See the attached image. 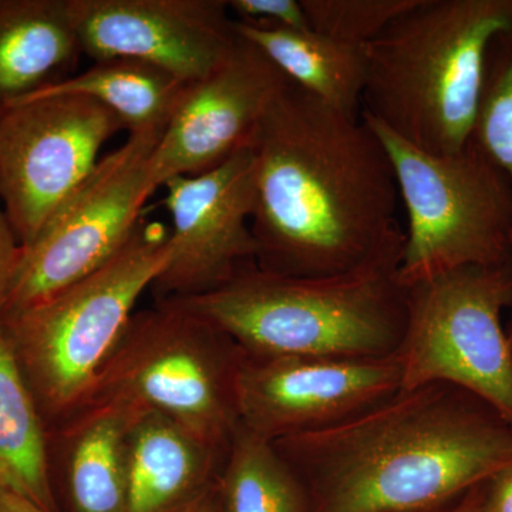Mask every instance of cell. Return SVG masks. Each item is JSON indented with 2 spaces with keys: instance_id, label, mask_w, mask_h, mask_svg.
<instances>
[{
  "instance_id": "cell-1",
  "label": "cell",
  "mask_w": 512,
  "mask_h": 512,
  "mask_svg": "<svg viewBox=\"0 0 512 512\" xmlns=\"http://www.w3.org/2000/svg\"><path fill=\"white\" fill-rule=\"evenodd\" d=\"M255 264L289 276L355 268L399 227V188L382 140L286 79L256 124Z\"/></svg>"
},
{
  "instance_id": "cell-2",
  "label": "cell",
  "mask_w": 512,
  "mask_h": 512,
  "mask_svg": "<svg viewBox=\"0 0 512 512\" xmlns=\"http://www.w3.org/2000/svg\"><path fill=\"white\" fill-rule=\"evenodd\" d=\"M274 444L311 512H446L512 463V421L461 387L429 383Z\"/></svg>"
},
{
  "instance_id": "cell-3",
  "label": "cell",
  "mask_w": 512,
  "mask_h": 512,
  "mask_svg": "<svg viewBox=\"0 0 512 512\" xmlns=\"http://www.w3.org/2000/svg\"><path fill=\"white\" fill-rule=\"evenodd\" d=\"M404 242L399 225L349 271L289 276L252 262L214 291L161 302L204 320L251 356H394L407 323Z\"/></svg>"
},
{
  "instance_id": "cell-4",
  "label": "cell",
  "mask_w": 512,
  "mask_h": 512,
  "mask_svg": "<svg viewBox=\"0 0 512 512\" xmlns=\"http://www.w3.org/2000/svg\"><path fill=\"white\" fill-rule=\"evenodd\" d=\"M508 30L512 0H416L363 47L362 113L427 153L464 150L488 47Z\"/></svg>"
},
{
  "instance_id": "cell-5",
  "label": "cell",
  "mask_w": 512,
  "mask_h": 512,
  "mask_svg": "<svg viewBox=\"0 0 512 512\" xmlns=\"http://www.w3.org/2000/svg\"><path fill=\"white\" fill-rule=\"evenodd\" d=\"M167 229L141 218L107 264L45 301L2 316L20 365L52 409L89 402L141 293L168 261Z\"/></svg>"
},
{
  "instance_id": "cell-6",
  "label": "cell",
  "mask_w": 512,
  "mask_h": 512,
  "mask_svg": "<svg viewBox=\"0 0 512 512\" xmlns=\"http://www.w3.org/2000/svg\"><path fill=\"white\" fill-rule=\"evenodd\" d=\"M382 140L407 214L399 276L419 284L463 266L512 262V185L470 141L454 154H430L360 114Z\"/></svg>"
},
{
  "instance_id": "cell-7",
  "label": "cell",
  "mask_w": 512,
  "mask_h": 512,
  "mask_svg": "<svg viewBox=\"0 0 512 512\" xmlns=\"http://www.w3.org/2000/svg\"><path fill=\"white\" fill-rule=\"evenodd\" d=\"M244 355L220 330L160 302L134 313L87 404L164 414L227 451L239 424L235 380Z\"/></svg>"
},
{
  "instance_id": "cell-8",
  "label": "cell",
  "mask_w": 512,
  "mask_h": 512,
  "mask_svg": "<svg viewBox=\"0 0 512 512\" xmlns=\"http://www.w3.org/2000/svg\"><path fill=\"white\" fill-rule=\"evenodd\" d=\"M406 289L402 389L454 384L512 421V346L501 322L512 306V262L463 266Z\"/></svg>"
},
{
  "instance_id": "cell-9",
  "label": "cell",
  "mask_w": 512,
  "mask_h": 512,
  "mask_svg": "<svg viewBox=\"0 0 512 512\" xmlns=\"http://www.w3.org/2000/svg\"><path fill=\"white\" fill-rule=\"evenodd\" d=\"M163 131L128 133L123 146L101 158L90 177L22 247L5 311H22L93 274L133 235L156 192L150 164Z\"/></svg>"
},
{
  "instance_id": "cell-10",
  "label": "cell",
  "mask_w": 512,
  "mask_h": 512,
  "mask_svg": "<svg viewBox=\"0 0 512 512\" xmlns=\"http://www.w3.org/2000/svg\"><path fill=\"white\" fill-rule=\"evenodd\" d=\"M121 130L113 111L76 94L26 97L0 110V201L22 247L79 190Z\"/></svg>"
},
{
  "instance_id": "cell-11",
  "label": "cell",
  "mask_w": 512,
  "mask_h": 512,
  "mask_svg": "<svg viewBox=\"0 0 512 512\" xmlns=\"http://www.w3.org/2000/svg\"><path fill=\"white\" fill-rule=\"evenodd\" d=\"M402 389L396 355L251 356L235 380L239 423L272 441L336 426Z\"/></svg>"
},
{
  "instance_id": "cell-12",
  "label": "cell",
  "mask_w": 512,
  "mask_h": 512,
  "mask_svg": "<svg viewBox=\"0 0 512 512\" xmlns=\"http://www.w3.org/2000/svg\"><path fill=\"white\" fill-rule=\"evenodd\" d=\"M163 188L173 229L167 265L151 286L161 301L214 291L255 262L254 160L247 146L217 167L171 178Z\"/></svg>"
},
{
  "instance_id": "cell-13",
  "label": "cell",
  "mask_w": 512,
  "mask_h": 512,
  "mask_svg": "<svg viewBox=\"0 0 512 512\" xmlns=\"http://www.w3.org/2000/svg\"><path fill=\"white\" fill-rule=\"evenodd\" d=\"M80 50L153 64L185 84L214 72L239 36L227 0H72Z\"/></svg>"
},
{
  "instance_id": "cell-14",
  "label": "cell",
  "mask_w": 512,
  "mask_h": 512,
  "mask_svg": "<svg viewBox=\"0 0 512 512\" xmlns=\"http://www.w3.org/2000/svg\"><path fill=\"white\" fill-rule=\"evenodd\" d=\"M286 79L259 47L239 36L218 69L185 84L151 157L156 190L171 178L205 173L247 146Z\"/></svg>"
},
{
  "instance_id": "cell-15",
  "label": "cell",
  "mask_w": 512,
  "mask_h": 512,
  "mask_svg": "<svg viewBox=\"0 0 512 512\" xmlns=\"http://www.w3.org/2000/svg\"><path fill=\"white\" fill-rule=\"evenodd\" d=\"M130 413L126 512H180L208 490L220 448L156 412Z\"/></svg>"
},
{
  "instance_id": "cell-16",
  "label": "cell",
  "mask_w": 512,
  "mask_h": 512,
  "mask_svg": "<svg viewBox=\"0 0 512 512\" xmlns=\"http://www.w3.org/2000/svg\"><path fill=\"white\" fill-rule=\"evenodd\" d=\"M80 55L72 0H0V110L62 82Z\"/></svg>"
},
{
  "instance_id": "cell-17",
  "label": "cell",
  "mask_w": 512,
  "mask_h": 512,
  "mask_svg": "<svg viewBox=\"0 0 512 512\" xmlns=\"http://www.w3.org/2000/svg\"><path fill=\"white\" fill-rule=\"evenodd\" d=\"M235 29L259 47L291 82L349 116L362 114L363 49L313 29L271 28L237 20Z\"/></svg>"
},
{
  "instance_id": "cell-18",
  "label": "cell",
  "mask_w": 512,
  "mask_h": 512,
  "mask_svg": "<svg viewBox=\"0 0 512 512\" xmlns=\"http://www.w3.org/2000/svg\"><path fill=\"white\" fill-rule=\"evenodd\" d=\"M184 86L185 83L175 79L173 74L153 64L113 59L96 62L83 73L69 76L28 97L53 94L90 97L113 111L128 133H136L164 131Z\"/></svg>"
},
{
  "instance_id": "cell-19",
  "label": "cell",
  "mask_w": 512,
  "mask_h": 512,
  "mask_svg": "<svg viewBox=\"0 0 512 512\" xmlns=\"http://www.w3.org/2000/svg\"><path fill=\"white\" fill-rule=\"evenodd\" d=\"M0 487L52 510L46 441L22 367L0 319Z\"/></svg>"
},
{
  "instance_id": "cell-20",
  "label": "cell",
  "mask_w": 512,
  "mask_h": 512,
  "mask_svg": "<svg viewBox=\"0 0 512 512\" xmlns=\"http://www.w3.org/2000/svg\"><path fill=\"white\" fill-rule=\"evenodd\" d=\"M222 512H311L301 478L272 441L238 424L217 485Z\"/></svg>"
},
{
  "instance_id": "cell-21",
  "label": "cell",
  "mask_w": 512,
  "mask_h": 512,
  "mask_svg": "<svg viewBox=\"0 0 512 512\" xmlns=\"http://www.w3.org/2000/svg\"><path fill=\"white\" fill-rule=\"evenodd\" d=\"M128 423L126 410L99 404L79 427L69 460L76 512H126Z\"/></svg>"
},
{
  "instance_id": "cell-22",
  "label": "cell",
  "mask_w": 512,
  "mask_h": 512,
  "mask_svg": "<svg viewBox=\"0 0 512 512\" xmlns=\"http://www.w3.org/2000/svg\"><path fill=\"white\" fill-rule=\"evenodd\" d=\"M471 141L512 185V30L495 36L488 47Z\"/></svg>"
},
{
  "instance_id": "cell-23",
  "label": "cell",
  "mask_w": 512,
  "mask_h": 512,
  "mask_svg": "<svg viewBox=\"0 0 512 512\" xmlns=\"http://www.w3.org/2000/svg\"><path fill=\"white\" fill-rule=\"evenodd\" d=\"M311 29L363 49L416 0H301Z\"/></svg>"
},
{
  "instance_id": "cell-24",
  "label": "cell",
  "mask_w": 512,
  "mask_h": 512,
  "mask_svg": "<svg viewBox=\"0 0 512 512\" xmlns=\"http://www.w3.org/2000/svg\"><path fill=\"white\" fill-rule=\"evenodd\" d=\"M232 18L241 23L296 30L311 29L301 0H227Z\"/></svg>"
},
{
  "instance_id": "cell-25",
  "label": "cell",
  "mask_w": 512,
  "mask_h": 512,
  "mask_svg": "<svg viewBox=\"0 0 512 512\" xmlns=\"http://www.w3.org/2000/svg\"><path fill=\"white\" fill-rule=\"evenodd\" d=\"M20 245L15 231L8 220L5 210H3L2 201H0V319L5 311L6 299H8L10 285H12L13 276L18 268Z\"/></svg>"
},
{
  "instance_id": "cell-26",
  "label": "cell",
  "mask_w": 512,
  "mask_h": 512,
  "mask_svg": "<svg viewBox=\"0 0 512 512\" xmlns=\"http://www.w3.org/2000/svg\"><path fill=\"white\" fill-rule=\"evenodd\" d=\"M481 512H512V463L483 483Z\"/></svg>"
},
{
  "instance_id": "cell-27",
  "label": "cell",
  "mask_w": 512,
  "mask_h": 512,
  "mask_svg": "<svg viewBox=\"0 0 512 512\" xmlns=\"http://www.w3.org/2000/svg\"><path fill=\"white\" fill-rule=\"evenodd\" d=\"M0 512H47L28 498L0 487Z\"/></svg>"
},
{
  "instance_id": "cell-28",
  "label": "cell",
  "mask_w": 512,
  "mask_h": 512,
  "mask_svg": "<svg viewBox=\"0 0 512 512\" xmlns=\"http://www.w3.org/2000/svg\"><path fill=\"white\" fill-rule=\"evenodd\" d=\"M180 512H222L217 487L208 488L194 503L187 505Z\"/></svg>"
},
{
  "instance_id": "cell-29",
  "label": "cell",
  "mask_w": 512,
  "mask_h": 512,
  "mask_svg": "<svg viewBox=\"0 0 512 512\" xmlns=\"http://www.w3.org/2000/svg\"><path fill=\"white\" fill-rule=\"evenodd\" d=\"M481 487L483 484L477 485L473 490L468 491L456 505L446 512H481Z\"/></svg>"
},
{
  "instance_id": "cell-30",
  "label": "cell",
  "mask_w": 512,
  "mask_h": 512,
  "mask_svg": "<svg viewBox=\"0 0 512 512\" xmlns=\"http://www.w3.org/2000/svg\"><path fill=\"white\" fill-rule=\"evenodd\" d=\"M507 336H508V339H510V343L512 346V306H511V319H510V323H508V328H507Z\"/></svg>"
}]
</instances>
